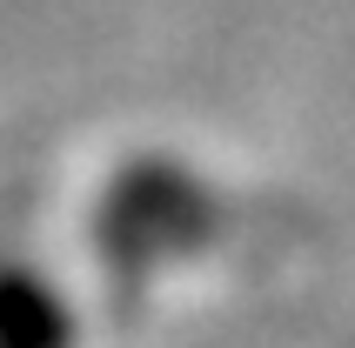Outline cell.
<instances>
[{
  "mask_svg": "<svg viewBox=\"0 0 355 348\" xmlns=\"http://www.w3.org/2000/svg\"><path fill=\"white\" fill-rule=\"evenodd\" d=\"M7 348H67V308L34 268L7 281Z\"/></svg>",
  "mask_w": 355,
  "mask_h": 348,
  "instance_id": "1",
  "label": "cell"
}]
</instances>
